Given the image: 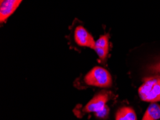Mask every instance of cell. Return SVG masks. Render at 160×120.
<instances>
[{
	"mask_svg": "<svg viewBox=\"0 0 160 120\" xmlns=\"http://www.w3.org/2000/svg\"><path fill=\"white\" fill-rule=\"evenodd\" d=\"M138 92L142 101L152 103L160 102V76L144 78Z\"/></svg>",
	"mask_w": 160,
	"mask_h": 120,
	"instance_id": "obj_1",
	"label": "cell"
},
{
	"mask_svg": "<svg viewBox=\"0 0 160 120\" xmlns=\"http://www.w3.org/2000/svg\"><path fill=\"white\" fill-rule=\"evenodd\" d=\"M84 81L87 85L101 88H108L112 85V77L107 70L96 66L85 76Z\"/></svg>",
	"mask_w": 160,
	"mask_h": 120,
	"instance_id": "obj_2",
	"label": "cell"
},
{
	"mask_svg": "<svg viewBox=\"0 0 160 120\" xmlns=\"http://www.w3.org/2000/svg\"><path fill=\"white\" fill-rule=\"evenodd\" d=\"M109 99V93L107 91H102L96 94L84 108V112L87 113L91 112H98L102 110L106 106V103Z\"/></svg>",
	"mask_w": 160,
	"mask_h": 120,
	"instance_id": "obj_3",
	"label": "cell"
},
{
	"mask_svg": "<svg viewBox=\"0 0 160 120\" xmlns=\"http://www.w3.org/2000/svg\"><path fill=\"white\" fill-rule=\"evenodd\" d=\"M74 40L77 45L81 47L90 48L94 50L95 43L91 34L83 26H78L74 32Z\"/></svg>",
	"mask_w": 160,
	"mask_h": 120,
	"instance_id": "obj_4",
	"label": "cell"
},
{
	"mask_svg": "<svg viewBox=\"0 0 160 120\" xmlns=\"http://www.w3.org/2000/svg\"><path fill=\"white\" fill-rule=\"evenodd\" d=\"M22 0H2L0 2V22L5 23L12 14Z\"/></svg>",
	"mask_w": 160,
	"mask_h": 120,
	"instance_id": "obj_5",
	"label": "cell"
},
{
	"mask_svg": "<svg viewBox=\"0 0 160 120\" xmlns=\"http://www.w3.org/2000/svg\"><path fill=\"white\" fill-rule=\"evenodd\" d=\"M109 35L106 34V35H101L98 40L95 43V48L94 50L98 55L99 60L101 62L106 61V58L108 54V47H109Z\"/></svg>",
	"mask_w": 160,
	"mask_h": 120,
	"instance_id": "obj_6",
	"label": "cell"
},
{
	"mask_svg": "<svg viewBox=\"0 0 160 120\" xmlns=\"http://www.w3.org/2000/svg\"><path fill=\"white\" fill-rule=\"evenodd\" d=\"M116 120H137V115L132 107H123L116 114Z\"/></svg>",
	"mask_w": 160,
	"mask_h": 120,
	"instance_id": "obj_7",
	"label": "cell"
},
{
	"mask_svg": "<svg viewBox=\"0 0 160 120\" xmlns=\"http://www.w3.org/2000/svg\"><path fill=\"white\" fill-rule=\"evenodd\" d=\"M160 119V105L152 103L148 107L142 120H158Z\"/></svg>",
	"mask_w": 160,
	"mask_h": 120,
	"instance_id": "obj_8",
	"label": "cell"
},
{
	"mask_svg": "<svg viewBox=\"0 0 160 120\" xmlns=\"http://www.w3.org/2000/svg\"><path fill=\"white\" fill-rule=\"evenodd\" d=\"M147 71L154 76H160V59L149 65Z\"/></svg>",
	"mask_w": 160,
	"mask_h": 120,
	"instance_id": "obj_9",
	"label": "cell"
},
{
	"mask_svg": "<svg viewBox=\"0 0 160 120\" xmlns=\"http://www.w3.org/2000/svg\"><path fill=\"white\" fill-rule=\"evenodd\" d=\"M95 114H96V116L98 117V118L106 119V117L108 116L109 108L108 107V106H106L102 110H101V111H99L98 112H96Z\"/></svg>",
	"mask_w": 160,
	"mask_h": 120,
	"instance_id": "obj_10",
	"label": "cell"
},
{
	"mask_svg": "<svg viewBox=\"0 0 160 120\" xmlns=\"http://www.w3.org/2000/svg\"><path fill=\"white\" fill-rule=\"evenodd\" d=\"M2 1V0H0V2H1Z\"/></svg>",
	"mask_w": 160,
	"mask_h": 120,
	"instance_id": "obj_11",
	"label": "cell"
}]
</instances>
